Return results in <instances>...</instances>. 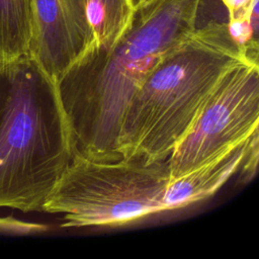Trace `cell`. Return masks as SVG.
<instances>
[{
  "instance_id": "7a4b0ae2",
  "label": "cell",
  "mask_w": 259,
  "mask_h": 259,
  "mask_svg": "<svg viewBox=\"0 0 259 259\" xmlns=\"http://www.w3.org/2000/svg\"><path fill=\"white\" fill-rule=\"evenodd\" d=\"M245 60L227 21L198 25L157 63L128 102L116 142L119 158L167 161L220 80Z\"/></svg>"
},
{
  "instance_id": "9c48e42d",
  "label": "cell",
  "mask_w": 259,
  "mask_h": 259,
  "mask_svg": "<svg viewBox=\"0 0 259 259\" xmlns=\"http://www.w3.org/2000/svg\"><path fill=\"white\" fill-rule=\"evenodd\" d=\"M30 37V0H0V62L27 56Z\"/></svg>"
},
{
  "instance_id": "7c38bea8",
  "label": "cell",
  "mask_w": 259,
  "mask_h": 259,
  "mask_svg": "<svg viewBox=\"0 0 259 259\" xmlns=\"http://www.w3.org/2000/svg\"><path fill=\"white\" fill-rule=\"evenodd\" d=\"M255 0H222L228 11V20L235 21L246 18Z\"/></svg>"
},
{
  "instance_id": "30bf717a",
  "label": "cell",
  "mask_w": 259,
  "mask_h": 259,
  "mask_svg": "<svg viewBox=\"0 0 259 259\" xmlns=\"http://www.w3.org/2000/svg\"><path fill=\"white\" fill-rule=\"evenodd\" d=\"M259 128L255 130L249 137L246 152L244 154L241 166L238 171H240V181L243 183L250 182L257 173L258 168V157H259Z\"/></svg>"
},
{
  "instance_id": "6da1fadb",
  "label": "cell",
  "mask_w": 259,
  "mask_h": 259,
  "mask_svg": "<svg viewBox=\"0 0 259 259\" xmlns=\"http://www.w3.org/2000/svg\"><path fill=\"white\" fill-rule=\"evenodd\" d=\"M203 2L155 0L136 10L112 47H95L57 81L74 151L121 159L116 142L128 102L157 63L198 26Z\"/></svg>"
},
{
  "instance_id": "5bb4252c",
  "label": "cell",
  "mask_w": 259,
  "mask_h": 259,
  "mask_svg": "<svg viewBox=\"0 0 259 259\" xmlns=\"http://www.w3.org/2000/svg\"><path fill=\"white\" fill-rule=\"evenodd\" d=\"M1 65H2V63H1V62H0V67H1Z\"/></svg>"
},
{
  "instance_id": "8fae6325",
  "label": "cell",
  "mask_w": 259,
  "mask_h": 259,
  "mask_svg": "<svg viewBox=\"0 0 259 259\" xmlns=\"http://www.w3.org/2000/svg\"><path fill=\"white\" fill-rule=\"evenodd\" d=\"M49 226L18 220L13 217H0V233L9 235H29L47 232Z\"/></svg>"
},
{
  "instance_id": "ba28073f",
  "label": "cell",
  "mask_w": 259,
  "mask_h": 259,
  "mask_svg": "<svg viewBox=\"0 0 259 259\" xmlns=\"http://www.w3.org/2000/svg\"><path fill=\"white\" fill-rule=\"evenodd\" d=\"M96 48L109 49L130 28L136 14L132 0H85Z\"/></svg>"
},
{
  "instance_id": "8992f818",
  "label": "cell",
  "mask_w": 259,
  "mask_h": 259,
  "mask_svg": "<svg viewBox=\"0 0 259 259\" xmlns=\"http://www.w3.org/2000/svg\"><path fill=\"white\" fill-rule=\"evenodd\" d=\"M30 56L58 81L96 47L85 0H30Z\"/></svg>"
},
{
  "instance_id": "5b68a950",
  "label": "cell",
  "mask_w": 259,
  "mask_h": 259,
  "mask_svg": "<svg viewBox=\"0 0 259 259\" xmlns=\"http://www.w3.org/2000/svg\"><path fill=\"white\" fill-rule=\"evenodd\" d=\"M259 128L258 63L231 68L209 94L189 128L167 159L177 178L247 140Z\"/></svg>"
},
{
  "instance_id": "4fadbf2b",
  "label": "cell",
  "mask_w": 259,
  "mask_h": 259,
  "mask_svg": "<svg viewBox=\"0 0 259 259\" xmlns=\"http://www.w3.org/2000/svg\"><path fill=\"white\" fill-rule=\"evenodd\" d=\"M133 1V4H134V7L136 10L140 9V8H143L147 5H149L150 3L154 2L155 0H132Z\"/></svg>"
},
{
  "instance_id": "277c9868",
  "label": "cell",
  "mask_w": 259,
  "mask_h": 259,
  "mask_svg": "<svg viewBox=\"0 0 259 259\" xmlns=\"http://www.w3.org/2000/svg\"><path fill=\"white\" fill-rule=\"evenodd\" d=\"M167 161L99 160L74 151L42 206L61 213L63 227L114 226L164 211Z\"/></svg>"
},
{
  "instance_id": "52a82bcc",
  "label": "cell",
  "mask_w": 259,
  "mask_h": 259,
  "mask_svg": "<svg viewBox=\"0 0 259 259\" xmlns=\"http://www.w3.org/2000/svg\"><path fill=\"white\" fill-rule=\"evenodd\" d=\"M248 140L249 138L197 168L170 179L163 197L164 210L181 208L214 194L238 172Z\"/></svg>"
},
{
  "instance_id": "3957f363",
  "label": "cell",
  "mask_w": 259,
  "mask_h": 259,
  "mask_svg": "<svg viewBox=\"0 0 259 259\" xmlns=\"http://www.w3.org/2000/svg\"><path fill=\"white\" fill-rule=\"evenodd\" d=\"M74 144L58 83L30 56L0 67V207L42 206Z\"/></svg>"
}]
</instances>
